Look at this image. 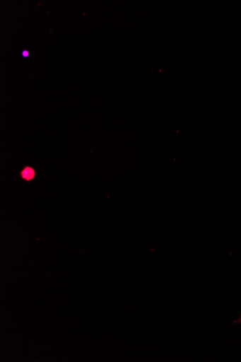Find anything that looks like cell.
<instances>
[{
	"mask_svg": "<svg viewBox=\"0 0 241 362\" xmlns=\"http://www.w3.org/2000/svg\"><path fill=\"white\" fill-rule=\"evenodd\" d=\"M34 175H35V173H34L33 170L31 168H26L23 173L22 176L26 180H31Z\"/></svg>",
	"mask_w": 241,
	"mask_h": 362,
	"instance_id": "6da1fadb",
	"label": "cell"
},
{
	"mask_svg": "<svg viewBox=\"0 0 241 362\" xmlns=\"http://www.w3.org/2000/svg\"><path fill=\"white\" fill-rule=\"evenodd\" d=\"M237 322H241V316H240V317L238 319V320L237 321Z\"/></svg>",
	"mask_w": 241,
	"mask_h": 362,
	"instance_id": "7a4b0ae2",
	"label": "cell"
}]
</instances>
